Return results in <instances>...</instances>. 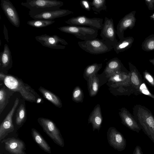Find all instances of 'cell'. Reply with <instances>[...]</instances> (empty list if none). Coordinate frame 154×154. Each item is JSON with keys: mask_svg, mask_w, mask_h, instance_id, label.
I'll return each instance as SVG.
<instances>
[{"mask_svg": "<svg viewBox=\"0 0 154 154\" xmlns=\"http://www.w3.org/2000/svg\"><path fill=\"white\" fill-rule=\"evenodd\" d=\"M73 13L72 11L69 10L60 9L56 11H46L39 14L30 16L35 20H53L57 18L63 17Z\"/></svg>", "mask_w": 154, "mask_h": 154, "instance_id": "obj_15", "label": "cell"}, {"mask_svg": "<svg viewBox=\"0 0 154 154\" xmlns=\"http://www.w3.org/2000/svg\"><path fill=\"white\" fill-rule=\"evenodd\" d=\"M81 7L87 11H90L91 8L90 2L87 1L82 0L80 1Z\"/></svg>", "mask_w": 154, "mask_h": 154, "instance_id": "obj_34", "label": "cell"}, {"mask_svg": "<svg viewBox=\"0 0 154 154\" xmlns=\"http://www.w3.org/2000/svg\"><path fill=\"white\" fill-rule=\"evenodd\" d=\"M114 26L112 18L105 17L100 34L102 39L113 48L118 42L116 38V31Z\"/></svg>", "mask_w": 154, "mask_h": 154, "instance_id": "obj_9", "label": "cell"}, {"mask_svg": "<svg viewBox=\"0 0 154 154\" xmlns=\"http://www.w3.org/2000/svg\"><path fill=\"white\" fill-rule=\"evenodd\" d=\"M103 22V19L102 18H90L82 15L72 17L65 21V23L69 25L86 26L98 30L101 29Z\"/></svg>", "mask_w": 154, "mask_h": 154, "instance_id": "obj_7", "label": "cell"}, {"mask_svg": "<svg viewBox=\"0 0 154 154\" xmlns=\"http://www.w3.org/2000/svg\"><path fill=\"white\" fill-rule=\"evenodd\" d=\"M133 154H143L141 148L139 146H137L133 151Z\"/></svg>", "mask_w": 154, "mask_h": 154, "instance_id": "obj_36", "label": "cell"}, {"mask_svg": "<svg viewBox=\"0 0 154 154\" xmlns=\"http://www.w3.org/2000/svg\"><path fill=\"white\" fill-rule=\"evenodd\" d=\"M134 40L132 36L124 37L120 40L117 44L113 47V48L117 54L124 51L130 48L132 46Z\"/></svg>", "mask_w": 154, "mask_h": 154, "instance_id": "obj_23", "label": "cell"}, {"mask_svg": "<svg viewBox=\"0 0 154 154\" xmlns=\"http://www.w3.org/2000/svg\"><path fill=\"white\" fill-rule=\"evenodd\" d=\"M3 33L4 35L5 38L8 42H9V38L8 36V29L5 25L4 24Z\"/></svg>", "mask_w": 154, "mask_h": 154, "instance_id": "obj_37", "label": "cell"}, {"mask_svg": "<svg viewBox=\"0 0 154 154\" xmlns=\"http://www.w3.org/2000/svg\"><path fill=\"white\" fill-rule=\"evenodd\" d=\"M90 2L91 8L96 14L106 10V0H94Z\"/></svg>", "mask_w": 154, "mask_h": 154, "instance_id": "obj_28", "label": "cell"}, {"mask_svg": "<svg viewBox=\"0 0 154 154\" xmlns=\"http://www.w3.org/2000/svg\"><path fill=\"white\" fill-rule=\"evenodd\" d=\"M88 88L89 96H95L97 94L100 87V81L96 75L89 77L87 81Z\"/></svg>", "mask_w": 154, "mask_h": 154, "instance_id": "obj_25", "label": "cell"}, {"mask_svg": "<svg viewBox=\"0 0 154 154\" xmlns=\"http://www.w3.org/2000/svg\"><path fill=\"white\" fill-rule=\"evenodd\" d=\"M13 61L11 51L5 44L3 51L0 53V69L1 72H7L12 66Z\"/></svg>", "mask_w": 154, "mask_h": 154, "instance_id": "obj_17", "label": "cell"}, {"mask_svg": "<svg viewBox=\"0 0 154 154\" xmlns=\"http://www.w3.org/2000/svg\"><path fill=\"white\" fill-rule=\"evenodd\" d=\"M5 149L12 154H24L25 145L21 140L8 138L5 142Z\"/></svg>", "mask_w": 154, "mask_h": 154, "instance_id": "obj_18", "label": "cell"}, {"mask_svg": "<svg viewBox=\"0 0 154 154\" xmlns=\"http://www.w3.org/2000/svg\"><path fill=\"white\" fill-rule=\"evenodd\" d=\"M31 133L32 138L36 143L45 152L50 153L51 148L46 141L35 129L32 128Z\"/></svg>", "mask_w": 154, "mask_h": 154, "instance_id": "obj_24", "label": "cell"}, {"mask_svg": "<svg viewBox=\"0 0 154 154\" xmlns=\"http://www.w3.org/2000/svg\"><path fill=\"white\" fill-rule=\"evenodd\" d=\"M38 90L44 98L55 106L58 108L62 107V103L60 98L55 94L41 86L38 88Z\"/></svg>", "mask_w": 154, "mask_h": 154, "instance_id": "obj_21", "label": "cell"}, {"mask_svg": "<svg viewBox=\"0 0 154 154\" xmlns=\"http://www.w3.org/2000/svg\"><path fill=\"white\" fill-rule=\"evenodd\" d=\"M55 22L54 20H33L27 22V24L32 27L41 28L45 27L52 24Z\"/></svg>", "mask_w": 154, "mask_h": 154, "instance_id": "obj_29", "label": "cell"}, {"mask_svg": "<svg viewBox=\"0 0 154 154\" xmlns=\"http://www.w3.org/2000/svg\"><path fill=\"white\" fill-rule=\"evenodd\" d=\"M136 11H133L126 14L119 21L117 26L116 34L120 40L123 38L124 31L129 28L132 29L134 26L136 20Z\"/></svg>", "mask_w": 154, "mask_h": 154, "instance_id": "obj_12", "label": "cell"}, {"mask_svg": "<svg viewBox=\"0 0 154 154\" xmlns=\"http://www.w3.org/2000/svg\"><path fill=\"white\" fill-rule=\"evenodd\" d=\"M133 116L140 128L154 143V116L145 106L137 104L133 108Z\"/></svg>", "mask_w": 154, "mask_h": 154, "instance_id": "obj_2", "label": "cell"}, {"mask_svg": "<svg viewBox=\"0 0 154 154\" xmlns=\"http://www.w3.org/2000/svg\"><path fill=\"white\" fill-rule=\"evenodd\" d=\"M145 2L149 10H154V0H145Z\"/></svg>", "mask_w": 154, "mask_h": 154, "instance_id": "obj_35", "label": "cell"}, {"mask_svg": "<svg viewBox=\"0 0 154 154\" xmlns=\"http://www.w3.org/2000/svg\"><path fill=\"white\" fill-rule=\"evenodd\" d=\"M78 44L84 51L94 54H104L111 51L113 49L112 46L102 39L96 38L79 41Z\"/></svg>", "mask_w": 154, "mask_h": 154, "instance_id": "obj_5", "label": "cell"}, {"mask_svg": "<svg viewBox=\"0 0 154 154\" xmlns=\"http://www.w3.org/2000/svg\"><path fill=\"white\" fill-rule=\"evenodd\" d=\"M0 80L10 90L20 93L26 100L37 103H44L42 99L33 89L17 77L1 71Z\"/></svg>", "mask_w": 154, "mask_h": 154, "instance_id": "obj_1", "label": "cell"}, {"mask_svg": "<svg viewBox=\"0 0 154 154\" xmlns=\"http://www.w3.org/2000/svg\"><path fill=\"white\" fill-rule=\"evenodd\" d=\"M63 2L57 0H26L21 5L29 9V16L60 9Z\"/></svg>", "mask_w": 154, "mask_h": 154, "instance_id": "obj_3", "label": "cell"}, {"mask_svg": "<svg viewBox=\"0 0 154 154\" xmlns=\"http://www.w3.org/2000/svg\"><path fill=\"white\" fill-rule=\"evenodd\" d=\"M142 49L144 51H150L154 50V34L146 37L142 43Z\"/></svg>", "mask_w": 154, "mask_h": 154, "instance_id": "obj_30", "label": "cell"}, {"mask_svg": "<svg viewBox=\"0 0 154 154\" xmlns=\"http://www.w3.org/2000/svg\"><path fill=\"white\" fill-rule=\"evenodd\" d=\"M138 93V94H143L147 96L154 99V94L151 93L149 90L144 81L140 86Z\"/></svg>", "mask_w": 154, "mask_h": 154, "instance_id": "obj_32", "label": "cell"}, {"mask_svg": "<svg viewBox=\"0 0 154 154\" xmlns=\"http://www.w3.org/2000/svg\"><path fill=\"white\" fill-rule=\"evenodd\" d=\"M0 46L1 45V40H0Z\"/></svg>", "mask_w": 154, "mask_h": 154, "instance_id": "obj_39", "label": "cell"}, {"mask_svg": "<svg viewBox=\"0 0 154 154\" xmlns=\"http://www.w3.org/2000/svg\"><path fill=\"white\" fill-rule=\"evenodd\" d=\"M119 110V115L121 123L131 130L139 133L141 129L130 112L125 107H122Z\"/></svg>", "mask_w": 154, "mask_h": 154, "instance_id": "obj_14", "label": "cell"}, {"mask_svg": "<svg viewBox=\"0 0 154 154\" xmlns=\"http://www.w3.org/2000/svg\"><path fill=\"white\" fill-rule=\"evenodd\" d=\"M102 116L100 105L97 104L90 114L88 119V123L92 125L93 131H99L103 122Z\"/></svg>", "mask_w": 154, "mask_h": 154, "instance_id": "obj_19", "label": "cell"}, {"mask_svg": "<svg viewBox=\"0 0 154 154\" xmlns=\"http://www.w3.org/2000/svg\"><path fill=\"white\" fill-rule=\"evenodd\" d=\"M14 92L4 86L0 89V115L8 104L10 97Z\"/></svg>", "mask_w": 154, "mask_h": 154, "instance_id": "obj_22", "label": "cell"}, {"mask_svg": "<svg viewBox=\"0 0 154 154\" xmlns=\"http://www.w3.org/2000/svg\"><path fill=\"white\" fill-rule=\"evenodd\" d=\"M102 63H94L88 66L85 69L83 77L87 81L89 77L96 74L102 68Z\"/></svg>", "mask_w": 154, "mask_h": 154, "instance_id": "obj_26", "label": "cell"}, {"mask_svg": "<svg viewBox=\"0 0 154 154\" xmlns=\"http://www.w3.org/2000/svg\"><path fill=\"white\" fill-rule=\"evenodd\" d=\"M84 95L81 88L79 86L75 87L72 92V99L76 103H82L83 101Z\"/></svg>", "mask_w": 154, "mask_h": 154, "instance_id": "obj_31", "label": "cell"}, {"mask_svg": "<svg viewBox=\"0 0 154 154\" xmlns=\"http://www.w3.org/2000/svg\"><path fill=\"white\" fill-rule=\"evenodd\" d=\"M35 38L43 46L51 49H63L66 48L65 45L68 44L64 39L56 35H49L45 34L36 36Z\"/></svg>", "mask_w": 154, "mask_h": 154, "instance_id": "obj_8", "label": "cell"}, {"mask_svg": "<svg viewBox=\"0 0 154 154\" xmlns=\"http://www.w3.org/2000/svg\"><path fill=\"white\" fill-rule=\"evenodd\" d=\"M61 31L74 35L76 38L83 41L96 38L98 30L94 28L78 26L68 25L58 28Z\"/></svg>", "mask_w": 154, "mask_h": 154, "instance_id": "obj_4", "label": "cell"}, {"mask_svg": "<svg viewBox=\"0 0 154 154\" xmlns=\"http://www.w3.org/2000/svg\"><path fill=\"white\" fill-rule=\"evenodd\" d=\"M149 62L154 66V58L149 60Z\"/></svg>", "mask_w": 154, "mask_h": 154, "instance_id": "obj_38", "label": "cell"}, {"mask_svg": "<svg viewBox=\"0 0 154 154\" xmlns=\"http://www.w3.org/2000/svg\"><path fill=\"white\" fill-rule=\"evenodd\" d=\"M19 100L16 98L10 111L0 125V140L3 139L9 132L14 130L13 117L19 104Z\"/></svg>", "mask_w": 154, "mask_h": 154, "instance_id": "obj_11", "label": "cell"}, {"mask_svg": "<svg viewBox=\"0 0 154 154\" xmlns=\"http://www.w3.org/2000/svg\"><path fill=\"white\" fill-rule=\"evenodd\" d=\"M1 8L11 23L16 27L20 26V21L15 7L9 0H1Z\"/></svg>", "mask_w": 154, "mask_h": 154, "instance_id": "obj_13", "label": "cell"}, {"mask_svg": "<svg viewBox=\"0 0 154 154\" xmlns=\"http://www.w3.org/2000/svg\"><path fill=\"white\" fill-rule=\"evenodd\" d=\"M26 112L25 104L22 103L18 108L15 115V122L17 125H20L26 121Z\"/></svg>", "mask_w": 154, "mask_h": 154, "instance_id": "obj_27", "label": "cell"}, {"mask_svg": "<svg viewBox=\"0 0 154 154\" xmlns=\"http://www.w3.org/2000/svg\"><path fill=\"white\" fill-rule=\"evenodd\" d=\"M121 71L128 72L124 67L121 61L118 58L114 57L106 63L104 72L106 77L109 78L116 72Z\"/></svg>", "mask_w": 154, "mask_h": 154, "instance_id": "obj_16", "label": "cell"}, {"mask_svg": "<svg viewBox=\"0 0 154 154\" xmlns=\"http://www.w3.org/2000/svg\"><path fill=\"white\" fill-rule=\"evenodd\" d=\"M37 121L43 131L55 143L62 147L64 146L63 139L59 130L53 121L43 117L39 118Z\"/></svg>", "mask_w": 154, "mask_h": 154, "instance_id": "obj_6", "label": "cell"}, {"mask_svg": "<svg viewBox=\"0 0 154 154\" xmlns=\"http://www.w3.org/2000/svg\"><path fill=\"white\" fill-rule=\"evenodd\" d=\"M107 139L109 145L119 151L124 150L126 141L123 135L115 128L109 127L107 132Z\"/></svg>", "mask_w": 154, "mask_h": 154, "instance_id": "obj_10", "label": "cell"}, {"mask_svg": "<svg viewBox=\"0 0 154 154\" xmlns=\"http://www.w3.org/2000/svg\"><path fill=\"white\" fill-rule=\"evenodd\" d=\"M128 65L131 84L137 95L140 86L144 81L135 66L130 62L128 63Z\"/></svg>", "mask_w": 154, "mask_h": 154, "instance_id": "obj_20", "label": "cell"}, {"mask_svg": "<svg viewBox=\"0 0 154 154\" xmlns=\"http://www.w3.org/2000/svg\"><path fill=\"white\" fill-rule=\"evenodd\" d=\"M143 75L144 80L150 86L154 87V76L147 70L143 72Z\"/></svg>", "mask_w": 154, "mask_h": 154, "instance_id": "obj_33", "label": "cell"}]
</instances>
